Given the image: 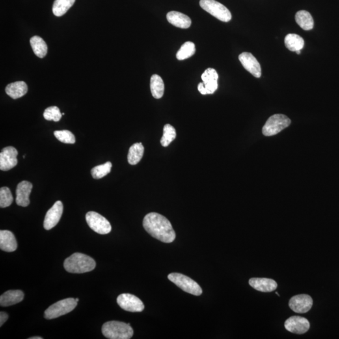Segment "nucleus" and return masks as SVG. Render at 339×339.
<instances>
[{"label": "nucleus", "mask_w": 339, "mask_h": 339, "mask_svg": "<svg viewBox=\"0 0 339 339\" xmlns=\"http://www.w3.org/2000/svg\"><path fill=\"white\" fill-rule=\"evenodd\" d=\"M295 20L297 24L304 30H310L314 28V19L310 13L306 11L298 12L295 15Z\"/></svg>", "instance_id": "nucleus-22"}, {"label": "nucleus", "mask_w": 339, "mask_h": 339, "mask_svg": "<svg viewBox=\"0 0 339 339\" xmlns=\"http://www.w3.org/2000/svg\"><path fill=\"white\" fill-rule=\"evenodd\" d=\"M86 219L89 228L99 234H107L111 231L110 222L96 212H89L86 215Z\"/></svg>", "instance_id": "nucleus-8"}, {"label": "nucleus", "mask_w": 339, "mask_h": 339, "mask_svg": "<svg viewBox=\"0 0 339 339\" xmlns=\"http://www.w3.org/2000/svg\"><path fill=\"white\" fill-rule=\"evenodd\" d=\"M75 0H55L53 6V14L56 17H61L74 5Z\"/></svg>", "instance_id": "nucleus-27"}, {"label": "nucleus", "mask_w": 339, "mask_h": 339, "mask_svg": "<svg viewBox=\"0 0 339 339\" xmlns=\"http://www.w3.org/2000/svg\"><path fill=\"white\" fill-rule=\"evenodd\" d=\"M207 94L214 93L217 89V80L219 78L217 71L213 68H208L203 73L201 77Z\"/></svg>", "instance_id": "nucleus-16"}, {"label": "nucleus", "mask_w": 339, "mask_h": 339, "mask_svg": "<svg viewBox=\"0 0 339 339\" xmlns=\"http://www.w3.org/2000/svg\"><path fill=\"white\" fill-rule=\"evenodd\" d=\"M14 201V197L9 188L1 187L0 189V207L1 208L9 207Z\"/></svg>", "instance_id": "nucleus-31"}, {"label": "nucleus", "mask_w": 339, "mask_h": 339, "mask_svg": "<svg viewBox=\"0 0 339 339\" xmlns=\"http://www.w3.org/2000/svg\"><path fill=\"white\" fill-rule=\"evenodd\" d=\"M150 89L153 98L161 99L165 91V85L161 77L157 74L153 75L150 79Z\"/></svg>", "instance_id": "nucleus-24"}, {"label": "nucleus", "mask_w": 339, "mask_h": 339, "mask_svg": "<svg viewBox=\"0 0 339 339\" xmlns=\"http://www.w3.org/2000/svg\"><path fill=\"white\" fill-rule=\"evenodd\" d=\"M62 116V114L60 113L59 107H47L44 113V117L47 121H53L55 122H59Z\"/></svg>", "instance_id": "nucleus-32"}, {"label": "nucleus", "mask_w": 339, "mask_h": 339, "mask_svg": "<svg viewBox=\"0 0 339 339\" xmlns=\"http://www.w3.org/2000/svg\"><path fill=\"white\" fill-rule=\"evenodd\" d=\"M18 151L13 146L3 148L0 153V170L8 171L14 168L18 163Z\"/></svg>", "instance_id": "nucleus-10"}, {"label": "nucleus", "mask_w": 339, "mask_h": 339, "mask_svg": "<svg viewBox=\"0 0 339 339\" xmlns=\"http://www.w3.org/2000/svg\"><path fill=\"white\" fill-rule=\"evenodd\" d=\"M285 44L289 51L297 52L303 48L305 42L299 35L290 34L285 36Z\"/></svg>", "instance_id": "nucleus-23"}, {"label": "nucleus", "mask_w": 339, "mask_h": 339, "mask_svg": "<svg viewBox=\"0 0 339 339\" xmlns=\"http://www.w3.org/2000/svg\"><path fill=\"white\" fill-rule=\"evenodd\" d=\"M96 262L90 256L75 252L64 261L65 269L71 273H84L90 272L96 267Z\"/></svg>", "instance_id": "nucleus-2"}, {"label": "nucleus", "mask_w": 339, "mask_h": 339, "mask_svg": "<svg viewBox=\"0 0 339 339\" xmlns=\"http://www.w3.org/2000/svg\"><path fill=\"white\" fill-rule=\"evenodd\" d=\"M35 54L39 58H44L47 54L48 47L45 41L38 36H34L30 40Z\"/></svg>", "instance_id": "nucleus-26"}, {"label": "nucleus", "mask_w": 339, "mask_h": 339, "mask_svg": "<svg viewBox=\"0 0 339 339\" xmlns=\"http://www.w3.org/2000/svg\"><path fill=\"white\" fill-rule=\"evenodd\" d=\"M0 249L6 252H14L17 249L16 238L11 231H0Z\"/></svg>", "instance_id": "nucleus-18"}, {"label": "nucleus", "mask_w": 339, "mask_h": 339, "mask_svg": "<svg viewBox=\"0 0 339 339\" xmlns=\"http://www.w3.org/2000/svg\"><path fill=\"white\" fill-rule=\"evenodd\" d=\"M54 135L59 141L66 144H74L75 138L74 135L70 131L60 130L54 131Z\"/></svg>", "instance_id": "nucleus-33"}, {"label": "nucleus", "mask_w": 339, "mask_h": 339, "mask_svg": "<svg viewBox=\"0 0 339 339\" xmlns=\"http://www.w3.org/2000/svg\"><path fill=\"white\" fill-rule=\"evenodd\" d=\"M252 288L261 292H271L277 288V283L275 280L265 278H252L249 281Z\"/></svg>", "instance_id": "nucleus-17"}, {"label": "nucleus", "mask_w": 339, "mask_h": 339, "mask_svg": "<svg viewBox=\"0 0 339 339\" xmlns=\"http://www.w3.org/2000/svg\"><path fill=\"white\" fill-rule=\"evenodd\" d=\"M8 319V315L4 312H0V326L3 325Z\"/></svg>", "instance_id": "nucleus-34"}, {"label": "nucleus", "mask_w": 339, "mask_h": 339, "mask_svg": "<svg viewBox=\"0 0 339 339\" xmlns=\"http://www.w3.org/2000/svg\"><path fill=\"white\" fill-rule=\"evenodd\" d=\"M63 204L60 200H58L47 211L44 222L45 230H51L59 223L62 214H63Z\"/></svg>", "instance_id": "nucleus-11"}, {"label": "nucleus", "mask_w": 339, "mask_h": 339, "mask_svg": "<svg viewBox=\"0 0 339 339\" xmlns=\"http://www.w3.org/2000/svg\"><path fill=\"white\" fill-rule=\"evenodd\" d=\"M239 60L244 68L251 73L254 77L260 78L261 76V68L260 63L253 55L249 53H243L239 55Z\"/></svg>", "instance_id": "nucleus-14"}, {"label": "nucleus", "mask_w": 339, "mask_h": 339, "mask_svg": "<svg viewBox=\"0 0 339 339\" xmlns=\"http://www.w3.org/2000/svg\"><path fill=\"white\" fill-rule=\"evenodd\" d=\"M117 303L122 309L130 312H142L144 305L141 300L129 293H123L117 298Z\"/></svg>", "instance_id": "nucleus-9"}, {"label": "nucleus", "mask_w": 339, "mask_h": 339, "mask_svg": "<svg viewBox=\"0 0 339 339\" xmlns=\"http://www.w3.org/2000/svg\"><path fill=\"white\" fill-rule=\"evenodd\" d=\"M168 280L185 292L195 296L202 295V290L197 282L181 273H172L168 276Z\"/></svg>", "instance_id": "nucleus-6"}, {"label": "nucleus", "mask_w": 339, "mask_h": 339, "mask_svg": "<svg viewBox=\"0 0 339 339\" xmlns=\"http://www.w3.org/2000/svg\"><path fill=\"white\" fill-rule=\"evenodd\" d=\"M198 91H199L202 95L207 94L206 88H205L204 83H199V84H198Z\"/></svg>", "instance_id": "nucleus-35"}, {"label": "nucleus", "mask_w": 339, "mask_h": 339, "mask_svg": "<svg viewBox=\"0 0 339 339\" xmlns=\"http://www.w3.org/2000/svg\"><path fill=\"white\" fill-rule=\"evenodd\" d=\"M177 136L176 129L172 125L167 124L163 128V135L161 138V143L164 147H167L176 139Z\"/></svg>", "instance_id": "nucleus-29"}, {"label": "nucleus", "mask_w": 339, "mask_h": 339, "mask_svg": "<svg viewBox=\"0 0 339 339\" xmlns=\"http://www.w3.org/2000/svg\"><path fill=\"white\" fill-rule=\"evenodd\" d=\"M167 18L168 22L180 29H188L192 23L191 19L187 15L175 11L168 12Z\"/></svg>", "instance_id": "nucleus-19"}, {"label": "nucleus", "mask_w": 339, "mask_h": 339, "mask_svg": "<svg viewBox=\"0 0 339 339\" xmlns=\"http://www.w3.org/2000/svg\"><path fill=\"white\" fill-rule=\"evenodd\" d=\"M24 299V293L21 290H8L0 297V305L9 306L20 303Z\"/></svg>", "instance_id": "nucleus-20"}, {"label": "nucleus", "mask_w": 339, "mask_h": 339, "mask_svg": "<svg viewBox=\"0 0 339 339\" xmlns=\"http://www.w3.org/2000/svg\"><path fill=\"white\" fill-rule=\"evenodd\" d=\"M200 5L202 9L224 22H228L232 18L230 11L215 0H200Z\"/></svg>", "instance_id": "nucleus-7"}, {"label": "nucleus", "mask_w": 339, "mask_h": 339, "mask_svg": "<svg viewBox=\"0 0 339 339\" xmlns=\"http://www.w3.org/2000/svg\"><path fill=\"white\" fill-rule=\"evenodd\" d=\"M313 305V300L310 295L302 294L294 296L289 302V306L293 312L304 314L308 312Z\"/></svg>", "instance_id": "nucleus-12"}, {"label": "nucleus", "mask_w": 339, "mask_h": 339, "mask_svg": "<svg viewBox=\"0 0 339 339\" xmlns=\"http://www.w3.org/2000/svg\"><path fill=\"white\" fill-rule=\"evenodd\" d=\"M77 305L76 300L73 298L60 300L45 310L44 317L48 320L58 318L72 312L76 307Z\"/></svg>", "instance_id": "nucleus-4"}, {"label": "nucleus", "mask_w": 339, "mask_h": 339, "mask_svg": "<svg viewBox=\"0 0 339 339\" xmlns=\"http://www.w3.org/2000/svg\"><path fill=\"white\" fill-rule=\"evenodd\" d=\"M42 338L40 337H32V338H30L29 339H42Z\"/></svg>", "instance_id": "nucleus-36"}, {"label": "nucleus", "mask_w": 339, "mask_h": 339, "mask_svg": "<svg viewBox=\"0 0 339 339\" xmlns=\"http://www.w3.org/2000/svg\"><path fill=\"white\" fill-rule=\"evenodd\" d=\"M75 300H76V302H79V299H75Z\"/></svg>", "instance_id": "nucleus-38"}, {"label": "nucleus", "mask_w": 339, "mask_h": 339, "mask_svg": "<svg viewBox=\"0 0 339 339\" xmlns=\"http://www.w3.org/2000/svg\"><path fill=\"white\" fill-rule=\"evenodd\" d=\"M6 93L11 98L17 99L27 94L28 86L23 81H17L8 84L5 89Z\"/></svg>", "instance_id": "nucleus-21"}, {"label": "nucleus", "mask_w": 339, "mask_h": 339, "mask_svg": "<svg viewBox=\"0 0 339 339\" xmlns=\"http://www.w3.org/2000/svg\"><path fill=\"white\" fill-rule=\"evenodd\" d=\"M285 327L288 331L297 334H303L310 329V323L304 317L293 316L286 320Z\"/></svg>", "instance_id": "nucleus-13"}, {"label": "nucleus", "mask_w": 339, "mask_h": 339, "mask_svg": "<svg viewBox=\"0 0 339 339\" xmlns=\"http://www.w3.org/2000/svg\"><path fill=\"white\" fill-rule=\"evenodd\" d=\"M291 120L286 116L276 114L271 116L266 122L262 132L266 137L277 135L284 129L290 126Z\"/></svg>", "instance_id": "nucleus-5"}, {"label": "nucleus", "mask_w": 339, "mask_h": 339, "mask_svg": "<svg viewBox=\"0 0 339 339\" xmlns=\"http://www.w3.org/2000/svg\"><path fill=\"white\" fill-rule=\"evenodd\" d=\"M103 336L109 339H129L133 336V329L129 323L118 321H109L104 323Z\"/></svg>", "instance_id": "nucleus-3"}, {"label": "nucleus", "mask_w": 339, "mask_h": 339, "mask_svg": "<svg viewBox=\"0 0 339 339\" xmlns=\"http://www.w3.org/2000/svg\"><path fill=\"white\" fill-rule=\"evenodd\" d=\"M112 163L110 161L96 166L91 170V175L94 179H100L111 172Z\"/></svg>", "instance_id": "nucleus-30"}, {"label": "nucleus", "mask_w": 339, "mask_h": 339, "mask_svg": "<svg viewBox=\"0 0 339 339\" xmlns=\"http://www.w3.org/2000/svg\"><path fill=\"white\" fill-rule=\"evenodd\" d=\"M143 225L149 234L163 243H172L176 239V232L171 223L160 214H148L144 217Z\"/></svg>", "instance_id": "nucleus-1"}, {"label": "nucleus", "mask_w": 339, "mask_h": 339, "mask_svg": "<svg viewBox=\"0 0 339 339\" xmlns=\"http://www.w3.org/2000/svg\"><path fill=\"white\" fill-rule=\"evenodd\" d=\"M297 53V54H300V53H301V51H298L296 52Z\"/></svg>", "instance_id": "nucleus-37"}, {"label": "nucleus", "mask_w": 339, "mask_h": 339, "mask_svg": "<svg viewBox=\"0 0 339 339\" xmlns=\"http://www.w3.org/2000/svg\"><path fill=\"white\" fill-rule=\"evenodd\" d=\"M33 185L28 181H22L17 187L16 203L19 206L27 207L30 204L29 196Z\"/></svg>", "instance_id": "nucleus-15"}, {"label": "nucleus", "mask_w": 339, "mask_h": 339, "mask_svg": "<svg viewBox=\"0 0 339 339\" xmlns=\"http://www.w3.org/2000/svg\"><path fill=\"white\" fill-rule=\"evenodd\" d=\"M196 53L195 44L192 42L184 43L177 52L176 57L179 60H183L192 57Z\"/></svg>", "instance_id": "nucleus-28"}, {"label": "nucleus", "mask_w": 339, "mask_h": 339, "mask_svg": "<svg viewBox=\"0 0 339 339\" xmlns=\"http://www.w3.org/2000/svg\"><path fill=\"white\" fill-rule=\"evenodd\" d=\"M144 146L142 143L133 144L129 148L128 161L131 165H137L141 161L144 154Z\"/></svg>", "instance_id": "nucleus-25"}]
</instances>
